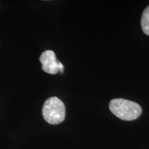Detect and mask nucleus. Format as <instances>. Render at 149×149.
I'll use <instances>...</instances> for the list:
<instances>
[{"label":"nucleus","instance_id":"nucleus-3","mask_svg":"<svg viewBox=\"0 0 149 149\" xmlns=\"http://www.w3.org/2000/svg\"><path fill=\"white\" fill-rule=\"evenodd\" d=\"M40 61L42 65L44 71L50 74H56L59 71L58 60L55 54L52 50H46L42 54L40 57Z\"/></svg>","mask_w":149,"mask_h":149},{"label":"nucleus","instance_id":"nucleus-1","mask_svg":"<svg viewBox=\"0 0 149 149\" xmlns=\"http://www.w3.org/2000/svg\"><path fill=\"white\" fill-rule=\"evenodd\" d=\"M109 107L113 114L123 120L136 119L142 113L141 107L137 103L123 98L112 100Z\"/></svg>","mask_w":149,"mask_h":149},{"label":"nucleus","instance_id":"nucleus-2","mask_svg":"<svg viewBox=\"0 0 149 149\" xmlns=\"http://www.w3.org/2000/svg\"><path fill=\"white\" fill-rule=\"evenodd\" d=\"M42 112L43 117L48 123L58 124L65 119V107L58 97H52L45 102Z\"/></svg>","mask_w":149,"mask_h":149},{"label":"nucleus","instance_id":"nucleus-5","mask_svg":"<svg viewBox=\"0 0 149 149\" xmlns=\"http://www.w3.org/2000/svg\"><path fill=\"white\" fill-rule=\"evenodd\" d=\"M58 68H59V71L61 73H63L64 71V66L63 64H62L61 62L59 61V64H58Z\"/></svg>","mask_w":149,"mask_h":149},{"label":"nucleus","instance_id":"nucleus-4","mask_svg":"<svg viewBox=\"0 0 149 149\" xmlns=\"http://www.w3.org/2000/svg\"><path fill=\"white\" fill-rule=\"evenodd\" d=\"M141 25L144 33L149 36V6L145 9L143 13Z\"/></svg>","mask_w":149,"mask_h":149}]
</instances>
